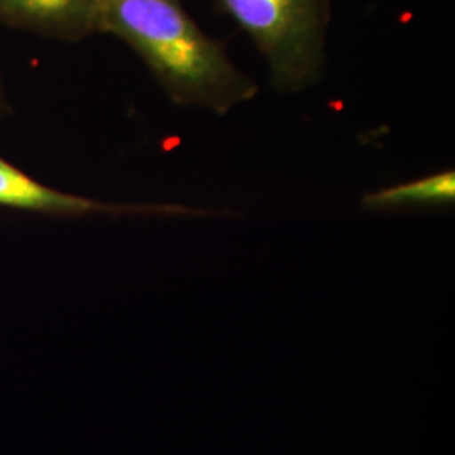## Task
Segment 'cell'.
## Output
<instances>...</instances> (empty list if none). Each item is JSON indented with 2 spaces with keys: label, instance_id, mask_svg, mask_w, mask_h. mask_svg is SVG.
Returning <instances> with one entry per match:
<instances>
[{
  "label": "cell",
  "instance_id": "2",
  "mask_svg": "<svg viewBox=\"0 0 455 455\" xmlns=\"http://www.w3.org/2000/svg\"><path fill=\"white\" fill-rule=\"evenodd\" d=\"M251 37L278 92L299 93L324 68L329 0H218Z\"/></svg>",
  "mask_w": 455,
  "mask_h": 455
},
{
  "label": "cell",
  "instance_id": "3",
  "mask_svg": "<svg viewBox=\"0 0 455 455\" xmlns=\"http://www.w3.org/2000/svg\"><path fill=\"white\" fill-rule=\"evenodd\" d=\"M0 206L24 212L82 216L90 212L108 214H161V216H208L218 212L191 210L178 204H107L82 196L66 195L41 184L16 165L0 157Z\"/></svg>",
  "mask_w": 455,
  "mask_h": 455
},
{
  "label": "cell",
  "instance_id": "1",
  "mask_svg": "<svg viewBox=\"0 0 455 455\" xmlns=\"http://www.w3.org/2000/svg\"><path fill=\"white\" fill-rule=\"evenodd\" d=\"M98 31L125 41L180 107L223 115L259 92L182 0H100Z\"/></svg>",
  "mask_w": 455,
  "mask_h": 455
},
{
  "label": "cell",
  "instance_id": "6",
  "mask_svg": "<svg viewBox=\"0 0 455 455\" xmlns=\"http://www.w3.org/2000/svg\"><path fill=\"white\" fill-rule=\"evenodd\" d=\"M9 112V101H7V95H5V88H4V82L0 76V116Z\"/></svg>",
  "mask_w": 455,
  "mask_h": 455
},
{
  "label": "cell",
  "instance_id": "5",
  "mask_svg": "<svg viewBox=\"0 0 455 455\" xmlns=\"http://www.w3.org/2000/svg\"><path fill=\"white\" fill-rule=\"evenodd\" d=\"M455 201V172L442 171L422 180L378 189L363 197V208L373 212H398L415 208L449 206Z\"/></svg>",
  "mask_w": 455,
  "mask_h": 455
},
{
  "label": "cell",
  "instance_id": "4",
  "mask_svg": "<svg viewBox=\"0 0 455 455\" xmlns=\"http://www.w3.org/2000/svg\"><path fill=\"white\" fill-rule=\"evenodd\" d=\"M0 20L16 29L75 43L100 33V0H0Z\"/></svg>",
  "mask_w": 455,
  "mask_h": 455
}]
</instances>
